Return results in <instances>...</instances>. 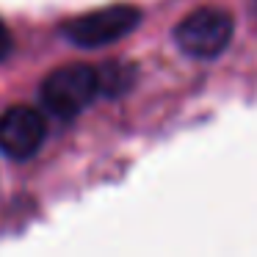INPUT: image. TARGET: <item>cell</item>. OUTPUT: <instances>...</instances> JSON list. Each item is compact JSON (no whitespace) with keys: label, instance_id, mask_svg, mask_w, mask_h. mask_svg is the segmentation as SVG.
Listing matches in <instances>:
<instances>
[{"label":"cell","instance_id":"1","mask_svg":"<svg viewBox=\"0 0 257 257\" xmlns=\"http://www.w3.org/2000/svg\"><path fill=\"white\" fill-rule=\"evenodd\" d=\"M100 94L97 69L86 64H67L45 78L42 83V102L50 113L61 119H72Z\"/></svg>","mask_w":257,"mask_h":257},{"label":"cell","instance_id":"2","mask_svg":"<svg viewBox=\"0 0 257 257\" xmlns=\"http://www.w3.org/2000/svg\"><path fill=\"white\" fill-rule=\"evenodd\" d=\"M141 23V12L136 6L127 3H116V6H105V9H94L89 14L64 23L61 34L67 36L72 45L78 47H105L119 42L122 36H127L136 25Z\"/></svg>","mask_w":257,"mask_h":257},{"label":"cell","instance_id":"3","mask_svg":"<svg viewBox=\"0 0 257 257\" xmlns=\"http://www.w3.org/2000/svg\"><path fill=\"white\" fill-rule=\"evenodd\" d=\"M177 47L191 58H216L232 39V17L224 9H196L174 28Z\"/></svg>","mask_w":257,"mask_h":257},{"label":"cell","instance_id":"4","mask_svg":"<svg viewBox=\"0 0 257 257\" xmlns=\"http://www.w3.org/2000/svg\"><path fill=\"white\" fill-rule=\"evenodd\" d=\"M47 124L36 108L12 105L0 113V152L14 161H25L39 152L45 144Z\"/></svg>","mask_w":257,"mask_h":257},{"label":"cell","instance_id":"5","mask_svg":"<svg viewBox=\"0 0 257 257\" xmlns=\"http://www.w3.org/2000/svg\"><path fill=\"white\" fill-rule=\"evenodd\" d=\"M97 78H100V94L116 97L133 83V69L127 64H105L97 69Z\"/></svg>","mask_w":257,"mask_h":257},{"label":"cell","instance_id":"6","mask_svg":"<svg viewBox=\"0 0 257 257\" xmlns=\"http://www.w3.org/2000/svg\"><path fill=\"white\" fill-rule=\"evenodd\" d=\"M12 53V34H9V28H6V23L0 20V61Z\"/></svg>","mask_w":257,"mask_h":257}]
</instances>
